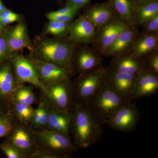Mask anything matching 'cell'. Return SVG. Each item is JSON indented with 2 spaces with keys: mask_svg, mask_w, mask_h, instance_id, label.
<instances>
[{
  "mask_svg": "<svg viewBox=\"0 0 158 158\" xmlns=\"http://www.w3.org/2000/svg\"><path fill=\"white\" fill-rule=\"evenodd\" d=\"M8 26L5 25L3 24L2 23L0 22V34L3 33V31L6 30Z\"/></svg>",
  "mask_w": 158,
  "mask_h": 158,
  "instance_id": "41",
  "label": "cell"
},
{
  "mask_svg": "<svg viewBox=\"0 0 158 158\" xmlns=\"http://www.w3.org/2000/svg\"><path fill=\"white\" fill-rule=\"evenodd\" d=\"M10 60L19 85L29 83L38 88L40 93H45L46 89L45 85L40 81L34 66L26 56L20 52H12Z\"/></svg>",
  "mask_w": 158,
  "mask_h": 158,
  "instance_id": "11",
  "label": "cell"
},
{
  "mask_svg": "<svg viewBox=\"0 0 158 158\" xmlns=\"http://www.w3.org/2000/svg\"><path fill=\"white\" fill-rule=\"evenodd\" d=\"M141 33L148 34H158V14L148 20L144 24Z\"/></svg>",
  "mask_w": 158,
  "mask_h": 158,
  "instance_id": "33",
  "label": "cell"
},
{
  "mask_svg": "<svg viewBox=\"0 0 158 158\" xmlns=\"http://www.w3.org/2000/svg\"><path fill=\"white\" fill-rule=\"evenodd\" d=\"M96 29L85 15L73 21L69 28L68 37L75 43L91 44L94 40Z\"/></svg>",
  "mask_w": 158,
  "mask_h": 158,
  "instance_id": "15",
  "label": "cell"
},
{
  "mask_svg": "<svg viewBox=\"0 0 158 158\" xmlns=\"http://www.w3.org/2000/svg\"><path fill=\"white\" fill-rule=\"evenodd\" d=\"M158 92V75L146 69L136 77L133 98L154 96Z\"/></svg>",
  "mask_w": 158,
  "mask_h": 158,
  "instance_id": "19",
  "label": "cell"
},
{
  "mask_svg": "<svg viewBox=\"0 0 158 158\" xmlns=\"http://www.w3.org/2000/svg\"><path fill=\"white\" fill-rule=\"evenodd\" d=\"M19 85L10 59L0 64V102L10 106L12 95Z\"/></svg>",
  "mask_w": 158,
  "mask_h": 158,
  "instance_id": "17",
  "label": "cell"
},
{
  "mask_svg": "<svg viewBox=\"0 0 158 158\" xmlns=\"http://www.w3.org/2000/svg\"><path fill=\"white\" fill-rule=\"evenodd\" d=\"M32 42L33 47L30 54L34 58L73 72L72 68V60L78 44L71 40L68 35L59 38L49 37L40 34L35 36Z\"/></svg>",
  "mask_w": 158,
  "mask_h": 158,
  "instance_id": "2",
  "label": "cell"
},
{
  "mask_svg": "<svg viewBox=\"0 0 158 158\" xmlns=\"http://www.w3.org/2000/svg\"><path fill=\"white\" fill-rule=\"evenodd\" d=\"M5 141L15 148L25 158H31L39 148L34 130L28 125L18 122Z\"/></svg>",
  "mask_w": 158,
  "mask_h": 158,
  "instance_id": "6",
  "label": "cell"
},
{
  "mask_svg": "<svg viewBox=\"0 0 158 158\" xmlns=\"http://www.w3.org/2000/svg\"><path fill=\"white\" fill-rule=\"evenodd\" d=\"M158 14V0H153L134 9V23L142 26L148 20Z\"/></svg>",
  "mask_w": 158,
  "mask_h": 158,
  "instance_id": "24",
  "label": "cell"
},
{
  "mask_svg": "<svg viewBox=\"0 0 158 158\" xmlns=\"http://www.w3.org/2000/svg\"><path fill=\"white\" fill-rule=\"evenodd\" d=\"M102 55L88 44H78L72 60L75 74L94 70L103 66Z\"/></svg>",
  "mask_w": 158,
  "mask_h": 158,
  "instance_id": "12",
  "label": "cell"
},
{
  "mask_svg": "<svg viewBox=\"0 0 158 158\" xmlns=\"http://www.w3.org/2000/svg\"><path fill=\"white\" fill-rule=\"evenodd\" d=\"M77 14V12L69 14H59L56 11H51L46 14V16L49 20L56 21L60 22H71Z\"/></svg>",
  "mask_w": 158,
  "mask_h": 158,
  "instance_id": "31",
  "label": "cell"
},
{
  "mask_svg": "<svg viewBox=\"0 0 158 158\" xmlns=\"http://www.w3.org/2000/svg\"><path fill=\"white\" fill-rule=\"evenodd\" d=\"M2 34L11 52H22L25 48L32 51V40L25 19L15 25L8 26Z\"/></svg>",
  "mask_w": 158,
  "mask_h": 158,
  "instance_id": "13",
  "label": "cell"
},
{
  "mask_svg": "<svg viewBox=\"0 0 158 158\" xmlns=\"http://www.w3.org/2000/svg\"><path fill=\"white\" fill-rule=\"evenodd\" d=\"M71 22H60L49 20L44 25L41 35H50L54 37H63L68 36L69 28Z\"/></svg>",
  "mask_w": 158,
  "mask_h": 158,
  "instance_id": "28",
  "label": "cell"
},
{
  "mask_svg": "<svg viewBox=\"0 0 158 158\" xmlns=\"http://www.w3.org/2000/svg\"><path fill=\"white\" fill-rule=\"evenodd\" d=\"M35 111L31 105L11 102L10 111L16 121L26 125L30 124Z\"/></svg>",
  "mask_w": 158,
  "mask_h": 158,
  "instance_id": "27",
  "label": "cell"
},
{
  "mask_svg": "<svg viewBox=\"0 0 158 158\" xmlns=\"http://www.w3.org/2000/svg\"><path fill=\"white\" fill-rule=\"evenodd\" d=\"M7 9L6 6L4 5L2 0H0V13Z\"/></svg>",
  "mask_w": 158,
  "mask_h": 158,
  "instance_id": "40",
  "label": "cell"
},
{
  "mask_svg": "<svg viewBox=\"0 0 158 158\" xmlns=\"http://www.w3.org/2000/svg\"><path fill=\"white\" fill-rule=\"evenodd\" d=\"M23 19H24V17L23 15L15 13L9 17L0 19V22L5 25L8 26L12 23L19 22Z\"/></svg>",
  "mask_w": 158,
  "mask_h": 158,
  "instance_id": "35",
  "label": "cell"
},
{
  "mask_svg": "<svg viewBox=\"0 0 158 158\" xmlns=\"http://www.w3.org/2000/svg\"><path fill=\"white\" fill-rule=\"evenodd\" d=\"M140 32L135 25H129L122 31L103 56L112 57L129 52Z\"/></svg>",
  "mask_w": 158,
  "mask_h": 158,
  "instance_id": "18",
  "label": "cell"
},
{
  "mask_svg": "<svg viewBox=\"0 0 158 158\" xmlns=\"http://www.w3.org/2000/svg\"><path fill=\"white\" fill-rule=\"evenodd\" d=\"M84 8L83 14L90 20L96 31L118 15L108 1L94 5L89 4Z\"/></svg>",
  "mask_w": 158,
  "mask_h": 158,
  "instance_id": "20",
  "label": "cell"
},
{
  "mask_svg": "<svg viewBox=\"0 0 158 158\" xmlns=\"http://www.w3.org/2000/svg\"><path fill=\"white\" fill-rule=\"evenodd\" d=\"M70 112L51 106L47 129L70 137Z\"/></svg>",
  "mask_w": 158,
  "mask_h": 158,
  "instance_id": "21",
  "label": "cell"
},
{
  "mask_svg": "<svg viewBox=\"0 0 158 158\" xmlns=\"http://www.w3.org/2000/svg\"><path fill=\"white\" fill-rule=\"evenodd\" d=\"M129 25L118 15L115 16L96 30L91 47L103 55L115 41L122 31Z\"/></svg>",
  "mask_w": 158,
  "mask_h": 158,
  "instance_id": "8",
  "label": "cell"
},
{
  "mask_svg": "<svg viewBox=\"0 0 158 158\" xmlns=\"http://www.w3.org/2000/svg\"><path fill=\"white\" fill-rule=\"evenodd\" d=\"M91 0H67L65 6H70L81 9L90 4Z\"/></svg>",
  "mask_w": 158,
  "mask_h": 158,
  "instance_id": "36",
  "label": "cell"
},
{
  "mask_svg": "<svg viewBox=\"0 0 158 158\" xmlns=\"http://www.w3.org/2000/svg\"><path fill=\"white\" fill-rule=\"evenodd\" d=\"M137 75L120 72L109 71L106 68V82L128 102H131L134 99L133 94Z\"/></svg>",
  "mask_w": 158,
  "mask_h": 158,
  "instance_id": "14",
  "label": "cell"
},
{
  "mask_svg": "<svg viewBox=\"0 0 158 158\" xmlns=\"http://www.w3.org/2000/svg\"><path fill=\"white\" fill-rule=\"evenodd\" d=\"M140 119V113L137 106L130 102L118 109L104 122V124L121 132L131 133L135 129Z\"/></svg>",
  "mask_w": 158,
  "mask_h": 158,
  "instance_id": "10",
  "label": "cell"
},
{
  "mask_svg": "<svg viewBox=\"0 0 158 158\" xmlns=\"http://www.w3.org/2000/svg\"><path fill=\"white\" fill-rule=\"evenodd\" d=\"M26 57L34 66L40 81L45 86L61 81L72 80L75 75L72 70L40 61L31 54Z\"/></svg>",
  "mask_w": 158,
  "mask_h": 158,
  "instance_id": "9",
  "label": "cell"
},
{
  "mask_svg": "<svg viewBox=\"0 0 158 158\" xmlns=\"http://www.w3.org/2000/svg\"><path fill=\"white\" fill-rule=\"evenodd\" d=\"M12 53L2 35L0 34V64L9 60Z\"/></svg>",
  "mask_w": 158,
  "mask_h": 158,
  "instance_id": "34",
  "label": "cell"
},
{
  "mask_svg": "<svg viewBox=\"0 0 158 158\" xmlns=\"http://www.w3.org/2000/svg\"><path fill=\"white\" fill-rule=\"evenodd\" d=\"M31 158H57V157L51 153L40 148H38L36 152Z\"/></svg>",
  "mask_w": 158,
  "mask_h": 158,
  "instance_id": "37",
  "label": "cell"
},
{
  "mask_svg": "<svg viewBox=\"0 0 158 158\" xmlns=\"http://www.w3.org/2000/svg\"><path fill=\"white\" fill-rule=\"evenodd\" d=\"M34 115L29 126L34 131L47 129L51 106L42 94H40Z\"/></svg>",
  "mask_w": 158,
  "mask_h": 158,
  "instance_id": "23",
  "label": "cell"
},
{
  "mask_svg": "<svg viewBox=\"0 0 158 158\" xmlns=\"http://www.w3.org/2000/svg\"><path fill=\"white\" fill-rule=\"evenodd\" d=\"M0 151L8 158H25L15 148L5 141L0 143Z\"/></svg>",
  "mask_w": 158,
  "mask_h": 158,
  "instance_id": "32",
  "label": "cell"
},
{
  "mask_svg": "<svg viewBox=\"0 0 158 158\" xmlns=\"http://www.w3.org/2000/svg\"><path fill=\"white\" fill-rule=\"evenodd\" d=\"M157 49H158V34L140 32L130 52L135 56L142 58Z\"/></svg>",
  "mask_w": 158,
  "mask_h": 158,
  "instance_id": "22",
  "label": "cell"
},
{
  "mask_svg": "<svg viewBox=\"0 0 158 158\" xmlns=\"http://www.w3.org/2000/svg\"><path fill=\"white\" fill-rule=\"evenodd\" d=\"M108 2L120 18L126 22L129 25H135V7L131 0H108Z\"/></svg>",
  "mask_w": 158,
  "mask_h": 158,
  "instance_id": "25",
  "label": "cell"
},
{
  "mask_svg": "<svg viewBox=\"0 0 158 158\" xmlns=\"http://www.w3.org/2000/svg\"><path fill=\"white\" fill-rule=\"evenodd\" d=\"M112 58L110 65L106 67L109 71L138 75L147 69L143 58L135 56L130 52Z\"/></svg>",
  "mask_w": 158,
  "mask_h": 158,
  "instance_id": "16",
  "label": "cell"
},
{
  "mask_svg": "<svg viewBox=\"0 0 158 158\" xmlns=\"http://www.w3.org/2000/svg\"><path fill=\"white\" fill-rule=\"evenodd\" d=\"M148 70L158 75V49L143 57Z\"/></svg>",
  "mask_w": 158,
  "mask_h": 158,
  "instance_id": "30",
  "label": "cell"
},
{
  "mask_svg": "<svg viewBox=\"0 0 158 158\" xmlns=\"http://www.w3.org/2000/svg\"><path fill=\"white\" fill-rule=\"evenodd\" d=\"M34 131L39 148L57 158H72V155L78 149L70 137L47 129Z\"/></svg>",
  "mask_w": 158,
  "mask_h": 158,
  "instance_id": "4",
  "label": "cell"
},
{
  "mask_svg": "<svg viewBox=\"0 0 158 158\" xmlns=\"http://www.w3.org/2000/svg\"><path fill=\"white\" fill-rule=\"evenodd\" d=\"M70 133L78 149H86L96 144L103 133V122L89 103L74 101L70 111Z\"/></svg>",
  "mask_w": 158,
  "mask_h": 158,
  "instance_id": "1",
  "label": "cell"
},
{
  "mask_svg": "<svg viewBox=\"0 0 158 158\" xmlns=\"http://www.w3.org/2000/svg\"><path fill=\"white\" fill-rule=\"evenodd\" d=\"M17 122L10 112L0 115V138L9 135Z\"/></svg>",
  "mask_w": 158,
  "mask_h": 158,
  "instance_id": "29",
  "label": "cell"
},
{
  "mask_svg": "<svg viewBox=\"0 0 158 158\" xmlns=\"http://www.w3.org/2000/svg\"><path fill=\"white\" fill-rule=\"evenodd\" d=\"M106 66L78 74L72 81L74 101L89 103L106 83Z\"/></svg>",
  "mask_w": 158,
  "mask_h": 158,
  "instance_id": "3",
  "label": "cell"
},
{
  "mask_svg": "<svg viewBox=\"0 0 158 158\" xmlns=\"http://www.w3.org/2000/svg\"><path fill=\"white\" fill-rule=\"evenodd\" d=\"M10 112V106L0 102V115Z\"/></svg>",
  "mask_w": 158,
  "mask_h": 158,
  "instance_id": "38",
  "label": "cell"
},
{
  "mask_svg": "<svg viewBox=\"0 0 158 158\" xmlns=\"http://www.w3.org/2000/svg\"><path fill=\"white\" fill-rule=\"evenodd\" d=\"M128 103L130 102L106 82L90 100L89 105L92 111L104 123L118 109Z\"/></svg>",
  "mask_w": 158,
  "mask_h": 158,
  "instance_id": "5",
  "label": "cell"
},
{
  "mask_svg": "<svg viewBox=\"0 0 158 158\" xmlns=\"http://www.w3.org/2000/svg\"><path fill=\"white\" fill-rule=\"evenodd\" d=\"M58 1H62V0H58Z\"/></svg>",
  "mask_w": 158,
  "mask_h": 158,
  "instance_id": "42",
  "label": "cell"
},
{
  "mask_svg": "<svg viewBox=\"0 0 158 158\" xmlns=\"http://www.w3.org/2000/svg\"><path fill=\"white\" fill-rule=\"evenodd\" d=\"M152 1L153 0H131L135 8L144 5Z\"/></svg>",
  "mask_w": 158,
  "mask_h": 158,
  "instance_id": "39",
  "label": "cell"
},
{
  "mask_svg": "<svg viewBox=\"0 0 158 158\" xmlns=\"http://www.w3.org/2000/svg\"><path fill=\"white\" fill-rule=\"evenodd\" d=\"M42 93L52 107L70 112L74 102L72 80L61 81L46 86Z\"/></svg>",
  "mask_w": 158,
  "mask_h": 158,
  "instance_id": "7",
  "label": "cell"
},
{
  "mask_svg": "<svg viewBox=\"0 0 158 158\" xmlns=\"http://www.w3.org/2000/svg\"><path fill=\"white\" fill-rule=\"evenodd\" d=\"M38 101V98L34 91V86H27L25 84L19 85L14 91L11 99V102L31 106L37 104Z\"/></svg>",
  "mask_w": 158,
  "mask_h": 158,
  "instance_id": "26",
  "label": "cell"
}]
</instances>
